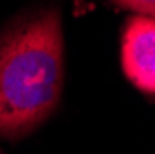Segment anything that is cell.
Listing matches in <instances>:
<instances>
[{"instance_id":"6da1fadb","label":"cell","mask_w":155,"mask_h":154,"mask_svg":"<svg viewBox=\"0 0 155 154\" xmlns=\"http://www.w3.org/2000/svg\"><path fill=\"white\" fill-rule=\"evenodd\" d=\"M65 84V35L59 8L43 6L0 32V139L41 128L59 106Z\"/></svg>"},{"instance_id":"3957f363","label":"cell","mask_w":155,"mask_h":154,"mask_svg":"<svg viewBox=\"0 0 155 154\" xmlns=\"http://www.w3.org/2000/svg\"><path fill=\"white\" fill-rule=\"evenodd\" d=\"M122 9L131 11L133 15L155 19V0H107Z\"/></svg>"},{"instance_id":"7a4b0ae2","label":"cell","mask_w":155,"mask_h":154,"mask_svg":"<svg viewBox=\"0 0 155 154\" xmlns=\"http://www.w3.org/2000/svg\"><path fill=\"white\" fill-rule=\"evenodd\" d=\"M120 65L126 78L148 97H155V19L131 15L120 37Z\"/></svg>"}]
</instances>
